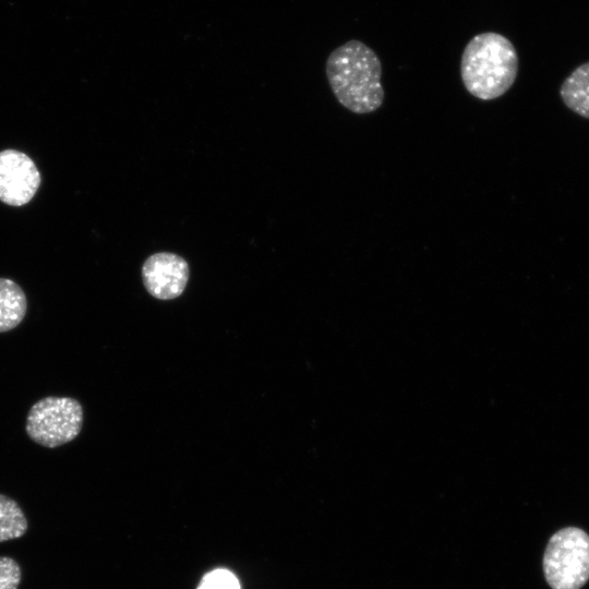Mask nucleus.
I'll return each instance as SVG.
<instances>
[{
	"label": "nucleus",
	"mask_w": 589,
	"mask_h": 589,
	"mask_svg": "<svg viewBox=\"0 0 589 589\" xmlns=\"http://www.w3.org/2000/svg\"><path fill=\"white\" fill-rule=\"evenodd\" d=\"M325 72L336 99L349 111L365 115L382 106V63L364 43L350 39L337 47L326 60Z\"/></svg>",
	"instance_id": "obj_1"
},
{
	"label": "nucleus",
	"mask_w": 589,
	"mask_h": 589,
	"mask_svg": "<svg viewBox=\"0 0 589 589\" xmlns=\"http://www.w3.org/2000/svg\"><path fill=\"white\" fill-rule=\"evenodd\" d=\"M518 55L513 43L495 32H484L466 45L460 76L467 92L481 100L503 96L515 83Z\"/></svg>",
	"instance_id": "obj_2"
},
{
	"label": "nucleus",
	"mask_w": 589,
	"mask_h": 589,
	"mask_svg": "<svg viewBox=\"0 0 589 589\" xmlns=\"http://www.w3.org/2000/svg\"><path fill=\"white\" fill-rule=\"evenodd\" d=\"M543 573L552 589H580L589 579V534L576 527L556 531L544 551Z\"/></svg>",
	"instance_id": "obj_3"
},
{
	"label": "nucleus",
	"mask_w": 589,
	"mask_h": 589,
	"mask_svg": "<svg viewBox=\"0 0 589 589\" xmlns=\"http://www.w3.org/2000/svg\"><path fill=\"white\" fill-rule=\"evenodd\" d=\"M83 419V408L79 400L48 396L31 407L25 430L36 444L55 448L73 441L80 434Z\"/></svg>",
	"instance_id": "obj_4"
},
{
	"label": "nucleus",
	"mask_w": 589,
	"mask_h": 589,
	"mask_svg": "<svg viewBox=\"0 0 589 589\" xmlns=\"http://www.w3.org/2000/svg\"><path fill=\"white\" fill-rule=\"evenodd\" d=\"M35 163L15 149L0 152V201L12 206L28 203L40 184Z\"/></svg>",
	"instance_id": "obj_5"
},
{
	"label": "nucleus",
	"mask_w": 589,
	"mask_h": 589,
	"mask_svg": "<svg viewBox=\"0 0 589 589\" xmlns=\"http://www.w3.org/2000/svg\"><path fill=\"white\" fill-rule=\"evenodd\" d=\"M190 277L188 262L172 252L149 255L142 265V280L147 292L159 300L178 298Z\"/></svg>",
	"instance_id": "obj_6"
},
{
	"label": "nucleus",
	"mask_w": 589,
	"mask_h": 589,
	"mask_svg": "<svg viewBox=\"0 0 589 589\" xmlns=\"http://www.w3.org/2000/svg\"><path fill=\"white\" fill-rule=\"evenodd\" d=\"M560 96L569 110L589 120V62L578 65L563 81Z\"/></svg>",
	"instance_id": "obj_7"
},
{
	"label": "nucleus",
	"mask_w": 589,
	"mask_h": 589,
	"mask_svg": "<svg viewBox=\"0 0 589 589\" xmlns=\"http://www.w3.org/2000/svg\"><path fill=\"white\" fill-rule=\"evenodd\" d=\"M26 311L27 300L23 289L9 278H0V333L15 328Z\"/></svg>",
	"instance_id": "obj_8"
},
{
	"label": "nucleus",
	"mask_w": 589,
	"mask_h": 589,
	"mask_svg": "<svg viewBox=\"0 0 589 589\" xmlns=\"http://www.w3.org/2000/svg\"><path fill=\"white\" fill-rule=\"evenodd\" d=\"M27 526V519L17 502L0 494V543L23 537Z\"/></svg>",
	"instance_id": "obj_9"
},
{
	"label": "nucleus",
	"mask_w": 589,
	"mask_h": 589,
	"mask_svg": "<svg viewBox=\"0 0 589 589\" xmlns=\"http://www.w3.org/2000/svg\"><path fill=\"white\" fill-rule=\"evenodd\" d=\"M197 589H240V584L231 572L215 569L204 576Z\"/></svg>",
	"instance_id": "obj_10"
},
{
	"label": "nucleus",
	"mask_w": 589,
	"mask_h": 589,
	"mask_svg": "<svg viewBox=\"0 0 589 589\" xmlns=\"http://www.w3.org/2000/svg\"><path fill=\"white\" fill-rule=\"evenodd\" d=\"M21 578L19 563L10 556H0V589H17Z\"/></svg>",
	"instance_id": "obj_11"
}]
</instances>
